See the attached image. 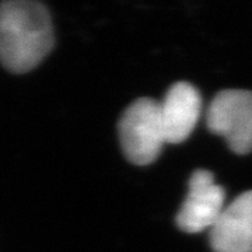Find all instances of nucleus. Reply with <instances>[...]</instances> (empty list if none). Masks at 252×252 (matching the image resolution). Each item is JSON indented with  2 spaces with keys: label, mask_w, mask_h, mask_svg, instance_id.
Masks as SVG:
<instances>
[{
  "label": "nucleus",
  "mask_w": 252,
  "mask_h": 252,
  "mask_svg": "<svg viewBox=\"0 0 252 252\" xmlns=\"http://www.w3.org/2000/svg\"><path fill=\"white\" fill-rule=\"evenodd\" d=\"M215 252H252V190H247L224 207L210 228Z\"/></svg>",
  "instance_id": "nucleus-6"
},
{
  "label": "nucleus",
  "mask_w": 252,
  "mask_h": 252,
  "mask_svg": "<svg viewBox=\"0 0 252 252\" xmlns=\"http://www.w3.org/2000/svg\"><path fill=\"white\" fill-rule=\"evenodd\" d=\"M118 135L125 157L136 165H149L157 160L165 142L160 102L137 98L121 115Z\"/></svg>",
  "instance_id": "nucleus-2"
},
{
  "label": "nucleus",
  "mask_w": 252,
  "mask_h": 252,
  "mask_svg": "<svg viewBox=\"0 0 252 252\" xmlns=\"http://www.w3.org/2000/svg\"><path fill=\"white\" fill-rule=\"evenodd\" d=\"M202 108L198 89L187 81H178L168 89L160 102L165 142L182 143L193 132Z\"/></svg>",
  "instance_id": "nucleus-5"
},
{
  "label": "nucleus",
  "mask_w": 252,
  "mask_h": 252,
  "mask_svg": "<svg viewBox=\"0 0 252 252\" xmlns=\"http://www.w3.org/2000/svg\"><path fill=\"white\" fill-rule=\"evenodd\" d=\"M55 45L52 18L32 0L0 3V63L11 73L35 69Z\"/></svg>",
  "instance_id": "nucleus-1"
},
{
  "label": "nucleus",
  "mask_w": 252,
  "mask_h": 252,
  "mask_svg": "<svg viewBox=\"0 0 252 252\" xmlns=\"http://www.w3.org/2000/svg\"><path fill=\"white\" fill-rule=\"evenodd\" d=\"M206 125L237 154L252 152V91L223 90L210 102Z\"/></svg>",
  "instance_id": "nucleus-3"
},
{
  "label": "nucleus",
  "mask_w": 252,
  "mask_h": 252,
  "mask_svg": "<svg viewBox=\"0 0 252 252\" xmlns=\"http://www.w3.org/2000/svg\"><path fill=\"white\" fill-rule=\"evenodd\" d=\"M224 189L217 185L215 175L196 170L189 180L188 195L177 215V225L184 233H200L216 224L224 210Z\"/></svg>",
  "instance_id": "nucleus-4"
}]
</instances>
